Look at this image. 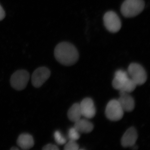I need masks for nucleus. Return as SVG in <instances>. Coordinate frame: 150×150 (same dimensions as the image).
Segmentation results:
<instances>
[{
    "mask_svg": "<svg viewBox=\"0 0 150 150\" xmlns=\"http://www.w3.org/2000/svg\"><path fill=\"white\" fill-rule=\"evenodd\" d=\"M17 143L23 150H28L34 146V140L31 135L28 134H21L18 139Z\"/></svg>",
    "mask_w": 150,
    "mask_h": 150,
    "instance_id": "9b49d317",
    "label": "nucleus"
},
{
    "mask_svg": "<svg viewBox=\"0 0 150 150\" xmlns=\"http://www.w3.org/2000/svg\"><path fill=\"white\" fill-rule=\"evenodd\" d=\"M106 117L110 121H116L123 118L124 110L117 100L113 99L108 103L105 108Z\"/></svg>",
    "mask_w": 150,
    "mask_h": 150,
    "instance_id": "39448f33",
    "label": "nucleus"
},
{
    "mask_svg": "<svg viewBox=\"0 0 150 150\" xmlns=\"http://www.w3.org/2000/svg\"><path fill=\"white\" fill-rule=\"evenodd\" d=\"M82 116L80 104L76 103L73 104L68 110V116L69 119L75 122L80 119Z\"/></svg>",
    "mask_w": 150,
    "mask_h": 150,
    "instance_id": "ddd939ff",
    "label": "nucleus"
},
{
    "mask_svg": "<svg viewBox=\"0 0 150 150\" xmlns=\"http://www.w3.org/2000/svg\"><path fill=\"white\" fill-rule=\"evenodd\" d=\"M79 149V145L77 144L76 141L69 140L66 144L64 147L65 150H77Z\"/></svg>",
    "mask_w": 150,
    "mask_h": 150,
    "instance_id": "a211bd4d",
    "label": "nucleus"
},
{
    "mask_svg": "<svg viewBox=\"0 0 150 150\" xmlns=\"http://www.w3.org/2000/svg\"><path fill=\"white\" fill-rule=\"evenodd\" d=\"M137 86L136 83L129 77L123 84L122 88L119 91L125 92L129 93L134 91Z\"/></svg>",
    "mask_w": 150,
    "mask_h": 150,
    "instance_id": "4468645a",
    "label": "nucleus"
},
{
    "mask_svg": "<svg viewBox=\"0 0 150 150\" xmlns=\"http://www.w3.org/2000/svg\"><path fill=\"white\" fill-rule=\"evenodd\" d=\"M51 76V71L48 68L41 67L33 72L31 77L33 86L35 88L40 87Z\"/></svg>",
    "mask_w": 150,
    "mask_h": 150,
    "instance_id": "0eeeda50",
    "label": "nucleus"
},
{
    "mask_svg": "<svg viewBox=\"0 0 150 150\" xmlns=\"http://www.w3.org/2000/svg\"><path fill=\"white\" fill-rule=\"evenodd\" d=\"M11 150H19L18 148L15 147H12L11 149Z\"/></svg>",
    "mask_w": 150,
    "mask_h": 150,
    "instance_id": "412c9836",
    "label": "nucleus"
},
{
    "mask_svg": "<svg viewBox=\"0 0 150 150\" xmlns=\"http://www.w3.org/2000/svg\"><path fill=\"white\" fill-rule=\"evenodd\" d=\"M54 137L55 141L59 145H64L67 143V140L63 137L60 131H56L54 134Z\"/></svg>",
    "mask_w": 150,
    "mask_h": 150,
    "instance_id": "f3484780",
    "label": "nucleus"
},
{
    "mask_svg": "<svg viewBox=\"0 0 150 150\" xmlns=\"http://www.w3.org/2000/svg\"><path fill=\"white\" fill-rule=\"evenodd\" d=\"M42 149L43 150H58L59 149L56 145L50 144L44 146Z\"/></svg>",
    "mask_w": 150,
    "mask_h": 150,
    "instance_id": "6ab92c4d",
    "label": "nucleus"
},
{
    "mask_svg": "<svg viewBox=\"0 0 150 150\" xmlns=\"http://www.w3.org/2000/svg\"><path fill=\"white\" fill-rule=\"evenodd\" d=\"M80 133L74 127L71 128L68 133V137L70 140L76 141L80 137Z\"/></svg>",
    "mask_w": 150,
    "mask_h": 150,
    "instance_id": "dca6fc26",
    "label": "nucleus"
},
{
    "mask_svg": "<svg viewBox=\"0 0 150 150\" xmlns=\"http://www.w3.org/2000/svg\"><path fill=\"white\" fill-rule=\"evenodd\" d=\"M74 127L80 133H89L93 129V123L86 119H80L75 122Z\"/></svg>",
    "mask_w": 150,
    "mask_h": 150,
    "instance_id": "f8f14e48",
    "label": "nucleus"
},
{
    "mask_svg": "<svg viewBox=\"0 0 150 150\" xmlns=\"http://www.w3.org/2000/svg\"><path fill=\"white\" fill-rule=\"evenodd\" d=\"M129 76L136 83L137 85H142L146 81V72L141 65L137 63L130 64L128 69Z\"/></svg>",
    "mask_w": 150,
    "mask_h": 150,
    "instance_id": "7ed1b4c3",
    "label": "nucleus"
},
{
    "mask_svg": "<svg viewBox=\"0 0 150 150\" xmlns=\"http://www.w3.org/2000/svg\"><path fill=\"white\" fill-rule=\"evenodd\" d=\"M137 138L136 129L134 127H131L127 129L121 138V145L123 147H131L136 144Z\"/></svg>",
    "mask_w": 150,
    "mask_h": 150,
    "instance_id": "1a4fd4ad",
    "label": "nucleus"
},
{
    "mask_svg": "<svg viewBox=\"0 0 150 150\" xmlns=\"http://www.w3.org/2000/svg\"><path fill=\"white\" fill-rule=\"evenodd\" d=\"M117 100L124 111L131 112L135 107L134 98L129 93L120 91V97Z\"/></svg>",
    "mask_w": 150,
    "mask_h": 150,
    "instance_id": "9d476101",
    "label": "nucleus"
},
{
    "mask_svg": "<svg viewBox=\"0 0 150 150\" xmlns=\"http://www.w3.org/2000/svg\"><path fill=\"white\" fill-rule=\"evenodd\" d=\"M129 77L128 72L122 70H118L115 72L114 78L121 81H125Z\"/></svg>",
    "mask_w": 150,
    "mask_h": 150,
    "instance_id": "2eb2a0df",
    "label": "nucleus"
},
{
    "mask_svg": "<svg viewBox=\"0 0 150 150\" xmlns=\"http://www.w3.org/2000/svg\"><path fill=\"white\" fill-rule=\"evenodd\" d=\"M29 78L28 72L24 70H19L12 75L10 79L11 86L16 90H22L27 86Z\"/></svg>",
    "mask_w": 150,
    "mask_h": 150,
    "instance_id": "20e7f679",
    "label": "nucleus"
},
{
    "mask_svg": "<svg viewBox=\"0 0 150 150\" xmlns=\"http://www.w3.org/2000/svg\"><path fill=\"white\" fill-rule=\"evenodd\" d=\"M103 22L105 28L109 32L115 33L121 29V19L115 12L109 11L105 14L103 16Z\"/></svg>",
    "mask_w": 150,
    "mask_h": 150,
    "instance_id": "423d86ee",
    "label": "nucleus"
},
{
    "mask_svg": "<svg viewBox=\"0 0 150 150\" xmlns=\"http://www.w3.org/2000/svg\"><path fill=\"white\" fill-rule=\"evenodd\" d=\"M79 104L82 116L88 119L94 117L96 113V110L93 100L91 98H84Z\"/></svg>",
    "mask_w": 150,
    "mask_h": 150,
    "instance_id": "6e6552de",
    "label": "nucleus"
},
{
    "mask_svg": "<svg viewBox=\"0 0 150 150\" xmlns=\"http://www.w3.org/2000/svg\"><path fill=\"white\" fill-rule=\"evenodd\" d=\"M56 60L64 66L74 64L79 58L77 49L71 43L67 42L59 43L56 46L54 52Z\"/></svg>",
    "mask_w": 150,
    "mask_h": 150,
    "instance_id": "f257e3e1",
    "label": "nucleus"
},
{
    "mask_svg": "<svg viewBox=\"0 0 150 150\" xmlns=\"http://www.w3.org/2000/svg\"><path fill=\"white\" fill-rule=\"evenodd\" d=\"M145 6L144 0H125L121 6V13L125 17H134L143 11Z\"/></svg>",
    "mask_w": 150,
    "mask_h": 150,
    "instance_id": "f03ea898",
    "label": "nucleus"
},
{
    "mask_svg": "<svg viewBox=\"0 0 150 150\" xmlns=\"http://www.w3.org/2000/svg\"><path fill=\"white\" fill-rule=\"evenodd\" d=\"M6 16L5 12L3 9L2 7L0 5V21L3 20Z\"/></svg>",
    "mask_w": 150,
    "mask_h": 150,
    "instance_id": "aec40b11",
    "label": "nucleus"
}]
</instances>
